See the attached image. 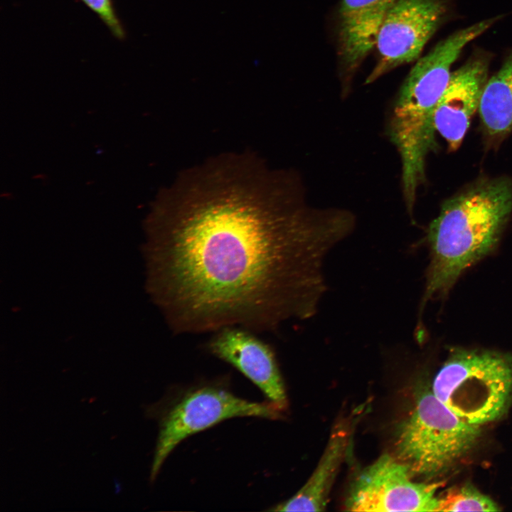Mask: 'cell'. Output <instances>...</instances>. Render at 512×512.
I'll return each instance as SVG.
<instances>
[{
  "mask_svg": "<svg viewBox=\"0 0 512 512\" xmlns=\"http://www.w3.org/2000/svg\"><path fill=\"white\" fill-rule=\"evenodd\" d=\"M206 348L253 382L270 402L282 410L285 408L286 391L274 351L251 330L223 327L215 331Z\"/></svg>",
  "mask_w": 512,
  "mask_h": 512,
  "instance_id": "9",
  "label": "cell"
},
{
  "mask_svg": "<svg viewBox=\"0 0 512 512\" xmlns=\"http://www.w3.org/2000/svg\"><path fill=\"white\" fill-rule=\"evenodd\" d=\"M441 485L414 481L403 462L386 454L358 474L345 506L351 511H437Z\"/></svg>",
  "mask_w": 512,
  "mask_h": 512,
  "instance_id": "7",
  "label": "cell"
},
{
  "mask_svg": "<svg viewBox=\"0 0 512 512\" xmlns=\"http://www.w3.org/2000/svg\"><path fill=\"white\" fill-rule=\"evenodd\" d=\"M81 1L98 16L115 37L124 38V31L116 15L112 0Z\"/></svg>",
  "mask_w": 512,
  "mask_h": 512,
  "instance_id": "15",
  "label": "cell"
},
{
  "mask_svg": "<svg viewBox=\"0 0 512 512\" xmlns=\"http://www.w3.org/2000/svg\"><path fill=\"white\" fill-rule=\"evenodd\" d=\"M152 222L158 297L181 334L312 318L327 291L326 259L356 217L309 204L295 172L234 154L180 176Z\"/></svg>",
  "mask_w": 512,
  "mask_h": 512,
  "instance_id": "1",
  "label": "cell"
},
{
  "mask_svg": "<svg viewBox=\"0 0 512 512\" xmlns=\"http://www.w3.org/2000/svg\"><path fill=\"white\" fill-rule=\"evenodd\" d=\"M351 426L346 420L332 430L318 465L306 484L289 499L270 509L272 511H323L350 443Z\"/></svg>",
  "mask_w": 512,
  "mask_h": 512,
  "instance_id": "12",
  "label": "cell"
},
{
  "mask_svg": "<svg viewBox=\"0 0 512 512\" xmlns=\"http://www.w3.org/2000/svg\"><path fill=\"white\" fill-rule=\"evenodd\" d=\"M480 434L479 425L462 420L427 390L398 427L396 457L413 477H435L465 456Z\"/></svg>",
  "mask_w": 512,
  "mask_h": 512,
  "instance_id": "5",
  "label": "cell"
},
{
  "mask_svg": "<svg viewBox=\"0 0 512 512\" xmlns=\"http://www.w3.org/2000/svg\"><path fill=\"white\" fill-rule=\"evenodd\" d=\"M499 506L471 484L449 489L439 495L437 511H498Z\"/></svg>",
  "mask_w": 512,
  "mask_h": 512,
  "instance_id": "14",
  "label": "cell"
},
{
  "mask_svg": "<svg viewBox=\"0 0 512 512\" xmlns=\"http://www.w3.org/2000/svg\"><path fill=\"white\" fill-rule=\"evenodd\" d=\"M478 112L489 138L501 139L512 134V51L498 70L489 78Z\"/></svg>",
  "mask_w": 512,
  "mask_h": 512,
  "instance_id": "13",
  "label": "cell"
},
{
  "mask_svg": "<svg viewBox=\"0 0 512 512\" xmlns=\"http://www.w3.org/2000/svg\"><path fill=\"white\" fill-rule=\"evenodd\" d=\"M442 63H415L394 101L387 132L401 164V189L406 210L413 220L417 191L426 179L429 154L437 148L434 114L450 79Z\"/></svg>",
  "mask_w": 512,
  "mask_h": 512,
  "instance_id": "3",
  "label": "cell"
},
{
  "mask_svg": "<svg viewBox=\"0 0 512 512\" xmlns=\"http://www.w3.org/2000/svg\"><path fill=\"white\" fill-rule=\"evenodd\" d=\"M431 391L469 423L496 420L512 404V353L450 348Z\"/></svg>",
  "mask_w": 512,
  "mask_h": 512,
  "instance_id": "4",
  "label": "cell"
},
{
  "mask_svg": "<svg viewBox=\"0 0 512 512\" xmlns=\"http://www.w3.org/2000/svg\"><path fill=\"white\" fill-rule=\"evenodd\" d=\"M281 410L271 402L249 401L210 386L187 393L161 421L151 479L156 478L168 455L186 437L232 417L277 419Z\"/></svg>",
  "mask_w": 512,
  "mask_h": 512,
  "instance_id": "6",
  "label": "cell"
},
{
  "mask_svg": "<svg viewBox=\"0 0 512 512\" xmlns=\"http://www.w3.org/2000/svg\"><path fill=\"white\" fill-rule=\"evenodd\" d=\"M511 213L512 178L506 176L479 180L442 203L426 233L430 261L416 334H423L428 302L444 297L467 268L494 250Z\"/></svg>",
  "mask_w": 512,
  "mask_h": 512,
  "instance_id": "2",
  "label": "cell"
},
{
  "mask_svg": "<svg viewBox=\"0 0 512 512\" xmlns=\"http://www.w3.org/2000/svg\"><path fill=\"white\" fill-rule=\"evenodd\" d=\"M490 57L477 52L452 71L437 104L434 124L449 151L461 146L471 119L479 110L481 95L489 79Z\"/></svg>",
  "mask_w": 512,
  "mask_h": 512,
  "instance_id": "10",
  "label": "cell"
},
{
  "mask_svg": "<svg viewBox=\"0 0 512 512\" xmlns=\"http://www.w3.org/2000/svg\"><path fill=\"white\" fill-rule=\"evenodd\" d=\"M396 0H341L338 52L348 75L375 48L385 17Z\"/></svg>",
  "mask_w": 512,
  "mask_h": 512,
  "instance_id": "11",
  "label": "cell"
},
{
  "mask_svg": "<svg viewBox=\"0 0 512 512\" xmlns=\"http://www.w3.org/2000/svg\"><path fill=\"white\" fill-rule=\"evenodd\" d=\"M449 12V0H396L379 30L375 46L378 63L365 83L417 60Z\"/></svg>",
  "mask_w": 512,
  "mask_h": 512,
  "instance_id": "8",
  "label": "cell"
}]
</instances>
